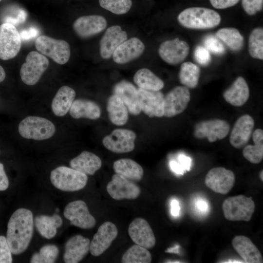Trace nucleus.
I'll list each match as a JSON object with an SVG mask.
<instances>
[{"instance_id": "1", "label": "nucleus", "mask_w": 263, "mask_h": 263, "mask_svg": "<svg viewBox=\"0 0 263 263\" xmlns=\"http://www.w3.org/2000/svg\"><path fill=\"white\" fill-rule=\"evenodd\" d=\"M33 232L32 211L24 208L17 209L8 221L6 237L13 254L19 255L26 250L32 238Z\"/></svg>"}, {"instance_id": "2", "label": "nucleus", "mask_w": 263, "mask_h": 263, "mask_svg": "<svg viewBox=\"0 0 263 263\" xmlns=\"http://www.w3.org/2000/svg\"><path fill=\"white\" fill-rule=\"evenodd\" d=\"M183 26L193 29H207L218 25L221 17L216 11L204 7H190L182 11L177 18Z\"/></svg>"}, {"instance_id": "3", "label": "nucleus", "mask_w": 263, "mask_h": 263, "mask_svg": "<svg viewBox=\"0 0 263 263\" xmlns=\"http://www.w3.org/2000/svg\"><path fill=\"white\" fill-rule=\"evenodd\" d=\"M52 184L57 189L64 191H75L82 189L86 185L87 175L72 168L59 166L50 174Z\"/></svg>"}, {"instance_id": "4", "label": "nucleus", "mask_w": 263, "mask_h": 263, "mask_svg": "<svg viewBox=\"0 0 263 263\" xmlns=\"http://www.w3.org/2000/svg\"><path fill=\"white\" fill-rule=\"evenodd\" d=\"M255 208L252 198L244 195L228 197L224 200L222 204L225 218L231 221H249Z\"/></svg>"}, {"instance_id": "5", "label": "nucleus", "mask_w": 263, "mask_h": 263, "mask_svg": "<svg viewBox=\"0 0 263 263\" xmlns=\"http://www.w3.org/2000/svg\"><path fill=\"white\" fill-rule=\"evenodd\" d=\"M18 130L20 135L24 138L42 140L52 137L56 132V127L47 119L29 116L21 121Z\"/></svg>"}, {"instance_id": "6", "label": "nucleus", "mask_w": 263, "mask_h": 263, "mask_svg": "<svg viewBox=\"0 0 263 263\" xmlns=\"http://www.w3.org/2000/svg\"><path fill=\"white\" fill-rule=\"evenodd\" d=\"M35 45L40 54L51 58L59 64H65L70 58V47L65 40L42 35L37 38Z\"/></svg>"}, {"instance_id": "7", "label": "nucleus", "mask_w": 263, "mask_h": 263, "mask_svg": "<svg viewBox=\"0 0 263 263\" xmlns=\"http://www.w3.org/2000/svg\"><path fill=\"white\" fill-rule=\"evenodd\" d=\"M49 64V60L45 56L37 51L29 52L20 70L21 80L28 85H35L47 70Z\"/></svg>"}, {"instance_id": "8", "label": "nucleus", "mask_w": 263, "mask_h": 263, "mask_svg": "<svg viewBox=\"0 0 263 263\" xmlns=\"http://www.w3.org/2000/svg\"><path fill=\"white\" fill-rule=\"evenodd\" d=\"M21 45V36L13 24L5 22L0 25V59L6 60L15 57Z\"/></svg>"}, {"instance_id": "9", "label": "nucleus", "mask_w": 263, "mask_h": 263, "mask_svg": "<svg viewBox=\"0 0 263 263\" xmlns=\"http://www.w3.org/2000/svg\"><path fill=\"white\" fill-rule=\"evenodd\" d=\"M136 134L132 131L125 129H116L102 140L103 146L110 151L123 153L132 151L135 147Z\"/></svg>"}, {"instance_id": "10", "label": "nucleus", "mask_w": 263, "mask_h": 263, "mask_svg": "<svg viewBox=\"0 0 263 263\" xmlns=\"http://www.w3.org/2000/svg\"><path fill=\"white\" fill-rule=\"evenodd\" d=\"M229 130L230 125L225 120L213 119L197 123L194 126L193 135L197 139L207 138L211 143L225 138Z\"/></svg>"}, {"instance_id": "11", "label": "nucleus", "mask_w": 263, "mask_h": 263, "mask_svg": "<svg viewBox=\"0 0 263 263\" xmlns=\"http://www.w3.org/2000/svg\"><path fill=\"white\" fill-rule=\"evenodd\" d=\"M64 217L71 225L82 229H91L96 224L94 217L90 213L86 203L78 200L69 203L64 208Z\"/></svg>"}, {"instance_id": "12", "label": "nucleus", "mask_w": 263, "mask_h": 263, "mask_svg": "<svg viewBox=\"0 0 263 263\" xmlns=\"http://www.w3.org/2000/svg\"><path fill=\"white\" fill-rule=\"evenodd\" d=\"M106 188L110 196L116 200L135 199L141 193L140 187L133 181L116 173L108 183Z\"/></svg>"}, {"instance_id": "13", "label": "nucleus", "mask_w": 263, "mask_h": 263, "mask_svg": "<svg viewBox=\"0 0 263 263\" xmlns=\"http://www.w3.org/2000/svg\"><path fill=\"white\" fill-rule=\"evenodd\" d=\"M190 100L188 88L184 86L174 88L164 96V116L172 117L182 113Z\"/></svg>"}, {"instance_id": "14", "label": "nucleus", "mask_w": 263, "mask_h": 263, "mask_svg": "<svg viewBox=\"0 0 263 263\" xmlns=\"http://www.w3.org/2000/svg\"><path fill=\"white\" fill-rule=\"evenodd\" d=\"M235 181V174L232 171L224 167H216L209 170L205 182L214 192L226 194L233 188Z\"/></svg>"}, {"instance_id": "15", "label": "nucleus", "mask_w": 263, "mask_h": 263, "mask_svg": "<svg viewBox=\"0 0 263 263\" xmlns=\"http://www.w3.org/2000/svg\"><path fill=\"white\" fill-rule=\"evenodd\" d=\"M117 235L118 229L113 223L111 222L103 223L90 242L91 254L95 257L102 254L109 248Z\"/></svg>"}, {"instance_id": "16", "label": "nucleus", "mask_w": 263, "mask_h": 263, "mask_svg": "<svg viewBox=\"0 0 263 263\" xmlns=\"http://www.w3.org/2000/svg\"><path fill=\"white\" fill-rule=\"evenodd\" d=\"M139 103L141 112L149 117L164 116V95L160 92L138 89Z\"/></svg>"}, {"instance_id": "17", "label": "nucleus", "mask_w": 263, "mask_h": 263, "mask_svg": "<svg viewBox=\"0 0 263 263\" xmlns=\"http://www.w3.org/2000/svg\"><path fill=\"white\" fill-rule=\"evenodd\" d=\"M189 51L188 44L179 38L163 42L158 49L161 58L170 65H177L182 62L188 55Z\"/></svg>"}, {"instance_id": "18", "label": "nucleus", "mask_w": 263, "mask_h": 263, "mask_svg": "<svg viewBox=\"0 0 263 263\" xmlns=\"http://www.w3.org/2000/svg\"><path fill=\"white\" fill-rule=\"evenodd\" d=\"M128 233L135 244L148 249L155 245L156 240L153 231L148 222L144 218L134 219L129 226Z\"/></svg>"}, {"instance_id": "19", "label": "nucleus", "mask_w": 263, "mask_h": 263, "mask_svg": "<svg viewBox=\"0 0 263 263\" xmlns=\"http://www.w3.org/2000/svg\"><path fill=\"white\" fill-rule=\"evenodd\" d=\"M107 25V20L103 16L89 15L77 19L73 23V28L79 37L87 38L100 33Z\"/></svg>"}, {"instance_id": "20", "label": "nucleus", "mask_w": 263, "mask_h": 263, "mask_svg": "<svg viewBox=\"0 0 263 263\" xmlns=\"http://www.w3.org/2000/svg\"><path fill=\"white\" fill-rule=\"evenodd\" d=\"M254 127V121L250 115L241 116L235 122L231 132L230 144L237 149L244 147L250 138Z\"/></svg>"}, {"instance_id": "21", "label": "nucleus", "mask_w": 263, "mask_h": 263, "mask_svg": "<svg viewBox=\"0 0 263 263\" xmlns=\"http://www.w3.org/2000/svg\"><path fill=\"white\" fill-rule=\"evenodd\" d=\"M127 39V34L119 25L108 28L100 41V54L104 59L112 56L116 49Z\"/></svg>"}, {"instance_id": "22", "label": "nucleus", "mask_w": 263, "mask_h": 263, "mask_svg": "<svg viewBox=\"0 0 263 263\" xmlns=\"http://www.w3.org/2000/svg\"><path fill=\"white\" fill-rule=\"evenodd\" d=\"M113 93L121 99L131 114L137 115L141 113L138 89L132 84L125 80L119 82L113 87Z\"/></svg>"}, {"instance_id": "23", "label": "nucleus", "mask_w": 263, "mask_h": 263, "mask_svg": "<svg viewBox=\"0 0 263 263\" xmlns=\"http://www.w3.org/2000/svg\"><path fill=\"white\" fill-rule=\"evenodd\" d=\"M145 45L139 38L133 37L122 43L113 54V61L125 64L139 57L144 52Z\"/></svg>"}, {"instance_id": "24", "label": "nucleus", "mask_w": 263, "mask_h": 263, "mask_svg": "<svg viewBox=\"0 0 263 263\" xmlns=\"http://www.w3.org/2000/svg\"><path fill=\"white\" fill-rule=\"evenodd\" d=\"M90 240L80 235L69 239L65 246L63 260L66 263H77L81 261L90 251Z\"/></svg>"}, {"instance_id": "25", "label": "nucleus", "mask_w": 263, "mask_h": 263, "mask_svg": "<svg viewBox=\"0 0 263 263\" xmlns=\"http://www.w3.org/2000/svg\"><path fill=\"white\" fill-rule=\"evenodd\" d=\"M235 250L246 263H262V255L252 241L244 235L235 236L232 240Z\"/></svg>"}, {"instance_id": "26", "label": "nucleus", "mask_w": 263, "mask_h": 263, "mask_svg": "<svg viewBox=\"0 0 263 263\" xmlns=\"http://www.w3.org/2000/svg\"><path fill=\"white\" fill-rule=\"evenodd\" d=\"M223 97L227 103L233 106L244 105L249 97V89L244 78L238 77L224 92Z\"/></svg>"}, {"instance_id": "27", "label": "nucleus", "mask_w": 263, "mask_h": 263, "mask_svg": "<svg viewBox=\"0 0 263 263\" xmlns=\"http://www.w3.org/2000/svg\"><path fill=\"white\" fill-rule=\"evenodd\" d=\"M71 168L86 175H93L100 169L102 161L94 153L83 151L72 159L69 163Z\"/></svg>"}, {"instance_id": "28", "label": "nucleus", "mask_w": 263, "mask_h": 263, "mask_svg": "<svg viewBox=\"0 0 263 263\" xmlns=\"http://www.w3.org/2000/svg\"><path fill=\"white\" fill-rule=\"evenodd\" d=\"M76 94L72 88L63 86L60 87L53 99L51 108L54 114L63 116L69 111Z\"/></svg>"}, {"instance_id": "29", "label": "nucleus", "mask_w": 263, "mask_h": 263, "mask_svg": "<svg viewBox=\"0 0 263 263\" xmlns=\"http://www.w3.org/2000/svg\"><path fill=\"white\" fill-rule=\"evenodd\" d=\"M69 113L75 119L86 118L96 120L100 117L101 109L99 106L93 101L77 99L73 102Z\"/></svg>"}, {"instance_id": "30", "label": "nucleus", "mask_w": 263, "mask_h": 263, "mask_svg": "<svg viewBox=\"0 0 263 263\" xmlns=\"http://www.w3.org/2000/svg\"><path fill=\"white\" fill-rule=\"evenodd\" d=\"M115 173L133 182L142 179L144 175L142 167L135 161L129 158H123L115 161L113 164Z\"/></svg>"}, {"instance_id": "31", "label": "nucleus", "mask_w": 263, "mask_h": 263, "mask_svg": "<svg viewBox=\"0 0 263 263\" xmlns=\"http://www.w3.org/2000/svg\"><path fill=\"white\" fill-rule=\"evenodd\" d=\"M107 111L111 122L116 126H123L128 121L129 111L121 99L113 94L107 103Z\"/></svg>"}, {"instance_id": "32", "label": "nucleus", "mask_w": 263, "mask_h": 263, "mask_svg": "<svg viewBox=\"0 0 263 263\" xmlns=\"http://www.w3.org/2000/svg\"><path fill=\"white\" fill-rule=\"evenodd\" d=\"M35 225L42 237L50 239L56 235L57 229L62 225V220L57 214L51 216L39 215L36 217Z\"/></svg>"}, {"instance_id": "33", "label": "nucleus", "mask_w": 263, "mask_h": 263, "mask_svg": "<svg viewBox=\"0 0 263 263\" xmlns=\"http://www.w3.org/2000/svg\"><path fill=\"white\" fill-rule=\"evenodd\" d=\"M133 81L139 88L145 90L158 91L164 87L163 80L147 68L138 70L134 75Z\"/></svg>"}, {"instance_id": "34", "label": "nucleus", "mask_w": 263, "mask_h": 263, "mask_svg": "<svg viewBox=\"0 0 263 263\" xmlns=\"http://www.w3.org/2000/svg\"><path fill=\"white\" fill-rule=\"evenodd\" d=\"M254 145H247L243 150L244 157L253 164L260 163L263 158V131L261 129L255 130L252 132Z\"/></svg>"}, {"instance_id": "35", "label": "nucleus", "mask_w": 263, "mask_h": 263, "mask_svg": "<svg viewBox=\"0 0 263 263\" xmlns=\"http://www.w3.org/2000/svg\"><path fill=\"white\" fill-rule=\"evenodd\" d=\"M216 36L233 51H239L243 47L244 38L236 28H221L217 31Z\"/></svg>"}, {"instance_id": "36", "label": "nucleus", "mask_w": 263, "mask_h": 263, "mask_svg": "<svg viewBox=\"0 0 263 263\" xmlns=\"http://www.w3.org/2000/svg\"><path fill=\"white\" fill-rule=\"evenodd\" d=\"M200 69L196 64L191 62L182 64L179 73L180 83L188 88H196L198 84Z\"/></svg>"}, {"instance_id": "37", "label": "nucleus", "mask_w": 263, "mask_h": 263, "mask_svg": "<svg viewBox=\"0 0 263 263\" xmlns=\"http://www.w3.org/2000/svg\"><path fill=\"white\" fill-rule=\"evenodd\" d=\"M151 255L150 252L142 246L135 244L128 248L123 254L122 263H150Z\"/></svg>"}, {"instance_id": "38", "label": "nucleus", "mask_w": 263, "mask_h": 263, "mask_svg": "<svg viewBox=\"0 0 263 263\" xmlns=\"http://www.w3.org/2000/svg\"><path fill=\"white\" fill-rule=\"evenodd\" d=\"M248 52L251 57L263 59V29L256 28L251 32L248 40Z\"/></svg>"}, {"instance_id": "39", "label": "nucleus", "mask_w": 263, "mask_h": 263, "mask_svg": "<svg viewBox=\"0 0 263 263\" xmlns=\"http://www.w3.org/2000/svg\"><path fill=\"white\" fill-rule=\"evenodd\" d=\"M59 253L58 247L55 244H46L38 253H34L30 260L31 263H53Z\"/></svg>"}, {"instance_id": "40", "label": "nucleus", "mask_w": 263, "mask_h": 263, "mask_svg": "<svg viewBox=\"0 0 263 263\" xmlns=\"http://www.w3.org/2000/svg\"><path fill=\"white\" fill-rule=\"evenodd\" d=\"M99 3L103 8L117 15L127 13L132 5V0H99Z\"/></svg>"}, {"instance_id": "41", "label": "nucleus", "mask_w": 263, "mask_h": 263, "mask_svg": "<svg viewBox=\"0 0 263 263\" xmlns=\"http://www.w3.org/2000/svg\"><path fill=\"white\" fill-rule=\"evenodd\" d=\"M204 47L210 53L217 55H223L225 49L223 44L217 38L212 35L206 36L204 39Z\"/></svg>"}, {"instance_id": "42", "label": "nucleus", "mask_w": 263, "mask_h": 263, "mask_svg": "<svg viewBox=\"0 0 263 263\" xmlns=\"http://www.w3.org/2000/svg\"><path fill=\"white\" fill-rule=\"evenodd\" d=\"M12 254L6 238L0 236V263H11Z\"/></svg>"}, {"instance_id": "43", "label": "nucleus", "mask_w": 263, "mask_h": 263, "mask_svg": "<svg viewBox=\"0 0 263 263\" xmlns=\"http://www.w3.org/2000/svg\"><path fill=\"white\" fill-rule=\"evenodd\" d=\"M244 11L249 15H253L263 9V0H242Z\"/></svg>"}, {"instance_id": "44", "label": "nucleus", "mask_w": 263, "mask_h": 263, "mask_svg": "<svg viewBox=\"0 0 263 263\" xmlns=\"http://www.w3.org/2000/svg\"><path fill=\"white\" fill-rule=\"evenodd\" d=\"M194 56L196 62L201 65L207 66L211 61L210 52L204 46H197L194 50Z\"/></svg>"}, {"instance_id": "45", "label": "nucleus", "mask_w": 263, "mask_h": 263, "mask_svg": "<svg viewBox=\"0 0 263 263\" xmlns=\"http://www.w3.org/2000/svg\"><path fill=\"white\" fill-rule=\"evenodd\" d=\"M216 9H225L236 5L240 0H209Z\"/></svg>"}, {"instance_id": "46", "label": "nucleus", "mask_w": 263, "mask_h": 263, "mask_svg": "<svg viewBox=\"0 0 263 263\" xmlns=\"http://www.w3.org/2000/svg\"><path fill=\"white\" fill-rule=\"evenodd\" d=\"M176 161L185 172L190 170L191 159L189 157L184 154H179Z\"/></svg>"}, {"instance_id": "47", "label": "nucleus", "mask_w": 263, "mask_h": 263, "mask_svg": "<svg viewBox=\"0 0 263 263\" xmlns=\"http://www.w3.org/2000/svg\"><path fill=\"white\" fill-rule=\"evenodd\" d=\"M9 186V180L5 173L4 166L0 163V191L6 190Z\"/></svg>"}, {"instance_id": "48", "label": "nucleus", "mask_w": 263, "mask_h": 263, "mask_svg": "<svg viewBox=\"0 0 263 263\" xmlns=\"http://www.w3.org/2000/svg\"><path fill=\"white\" fill-rule=\"evenodd\" d=\"M169 166L171 170L177 175H183L185 172L176 161L171 160Z\"/></svg>"}, {"instance_id": "49", "label": "nucleus", "mask_w": 263, "mask_h": 263, "mask_svg": "<svg viewBox=\"0 0 263 263\" xmlns=\"http://www.w3.org/2000/svg\"><path fill=\"white\" fill-rule=\"evenodd\" d=\"M171 206V214L174 216H177L179 214L180 206L177 200H172L170 203Z\"/></svg>"}, {"instance_id": "50", "label": "nucleus", "mask_w": 263, "mask_h": 263, "mask_svg": "<svg viewBox=\"0 0 263 263\" xmlns=\"http://www.w3.org/2000/svg\"><path fill=\"white\" fill-rule=\"evenodd\" d=\"M197 207L200 211H206V210H207L208 206L205 201L200 200H198L197 203Z\"/></svg>"}, {"instance_id": "51", "label": "nucleus", "mask_w": 263, "mask_h": 263, "mask_svg": "<svg viewBox=\"0 0 263 263\" xmlns=\"http://www.w3.org/2000/svg\"><path fill=\"white\" fill-rule=\"evenodd\" d=\"M5 78V72L4 69L0 65V82L3 81Z\"/></svg>"}, {"instance_id": "52", "label": "nucleus", "mask_w": 263, "mask_h": 263, "mask_svg": "<svg viewBox=\"0 0 263 263\" xmlns=\"http://www.w3.org/2000/svg\"><path fill=\"white\" fill-rule=\"evenodd\" d=\"M178 249H179V246L177 245L173 247H171L170 248L167 249V250L165 252H169V253H179Z\"/></svg>"}, {"instance_id": "53", "label": "nucleus", "mask_w": 263, "mask_h": 263, "mask_svg": "<svg viewBox=\"0 0 263 263\" xmlns=\"http://www.w3.org/2000/svg\"><path fill=\"white\" fill-rule=\"evenodd\" d=\"M259 177H260V180L263 182V170H262L260 171Z\"/></svg>"}, {"instance_id": "54", "label": "nucleus", "mask_w": 263, "mask_h": 263, "mask_svg": "<svg viewBox=\"0 0 263 263\" xmlns=\"http://www.w3.org/2000/svg\"><path fill=\"white\" fill-rule=\"evenodd\" d=\"M1 0H0V1H1Z\"/></svg>"}]
</instances>
